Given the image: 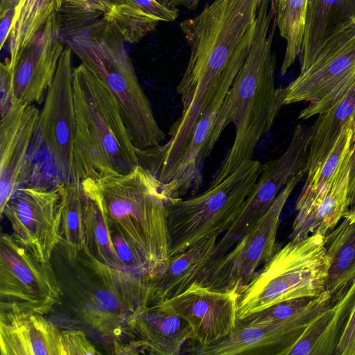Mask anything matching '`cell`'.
<instances>
[{
	"label": "cell",
	"mask_w": 355,
	"mask_h": 355,
	"mask_svg": "<svg viewBox=\"0 0 355 355\" xmlns=\"http://www.w3.org/2000/svg\"><path fill=\"white\" fill-rule=\"evenodd\" d=\"M312 125H298L286 150L277 158L261 165L259 178L245 200L236 220L218 241L216 258L227 253L248 230L271 207L287 183L303 169H306Z\"/></svg>",
	"instance_id": "8fae6325"
},
{
	"label": "cell",
	"mask_w": 355,
	"mask_h": 355,
	"mask_svg": "<svg viewBox=\"0 0 355 355\" xmlns=\"http://www.w3.org/2000/svg\"><path fill=\"white\" fill-rule=\"evenodd\" d=\"M39 114L35 104H20L12 107L1 116L0 213L11 196L20 187Z\"/></svg>",
	"instance_id": "d6986e66"
},
{
	"label": "cell",
	"mask_w": 355,
	"mask_h": 355,
	"mask_svg": "<svg viewBox=\"0 0 355 355\" xmlns=\"http://www.w3.org/2000/svg\"><path fill=\"white\" fill-rule=\"evenodd\" d=\"M69 266L68 293L76 317L116 348L125 339L129 322L150 304V277L109 266L85 248Z\"/></svg>",
	"instance_id": "5b68a950"
},
{
	"label": "cell",
	"mask_w": 355,
	"mask_h": 355,
	"mask_svg": "<svg viewBox=\"0 0 355 355\" xmlns=\"http://www.w3.org/2000/svg\"><path fill=\"white\" fill-rule=\"evenodd\" d=\"M61 283L51 264L36 259L8 234L0 239V311L45 315L60 303Z\"/></svg>",
	"instance_id": "30bf717a"
},
{
	"label": "cell",
	"mask_w": 355,
	"mask_h": 355,
	"mask_svg": "<svg viewBox=\"0 0 355 355\" xmlns=\"http://www.w3.org/2000/svg\"><path fill=\"white\" fill-rule=\"evenodd\" d=\"M355 76V17L333 30L310 65L286 87H278L281 106L319 100Z\"/></svg>",
	"instance_id": "5bb4252c"
},
{
	"label": "cell",
	"mask_w": 355,
	"mask_h": 355,
	"mask_svg": "<svg viewBox=\"0 0 355 355\" xmlns=\"http://www.w3.org/2000/svg\"><path fill=\"white\" fill-rule=\"evenodd\" d=\"M311 298L291 300L278 303L239 320L238 324L242 325L264 324L285 319L303 309Z\"/></svg>",
	"instance_id": "836d02e7"
},
{
	"label": "cell",
	"mask_w": 355,
	"mask_h": 355,
	"mask_svg": "<svg viewBox=\"0 0 355 355\" xmlns=\"http://www.w3.org/2000/svg\"><path fill=\"white\" fill-rule=\"evenodd\" d=\"M1 355H65L62 330L42 315L0 311Z\"/></svg>",
	"instance_id": "ffe728a7"
},
{
	"label": "cell",
	"mask_w": 355,
	"mask_h": 355,
	"mask_svg": "<svg viewBox=\"0 0 355 355\" xmlns=\"http://www.w3.org/2000/svg\"><path fill=\"white\" fill-rule=\"evenodd\" d=\"M261 0H214L180 27L189 47L177 87L182 110L173 132L187 139L223 78L238 72L252 46Z\"/></svg>",
	"instance_id": "6da1fadb"
},
{
	"label": "cell",
	"mask_w": 355,
	"mask_h": 355,
	"mask_svg": "<svg viewBox=\"0 0 355 355\" xmlns=\"http://www.w3.org/2000/svg\"><path fill=\"white\" fill-rule=\"evenodd\" d=\"M65 355H96L101 353L80 330H62Z\"/></svg>",
	"instance_id": "e575fe53"
},
{
	"label": "cell",
	"mask_w": 355,
	"mask_h": 355,
	"mask_svg": "<svg viewBox=\"0 0 355 355\" xmlns=\"http://www.w3.org/2000/svg\"><path fill=\"white\" fill-rule=\"evenodd\" d=\"M62 195L61 252L73 265L85 246V196L80 180L73 178L60 183Z\"/></svg>",
	"instance_id": "4316f807"
},
{
	"label": "cell",
	"mask_w": 355,
	"mask_h": 355,
	"mask_svg": "<svg viewBox=\"0 0 355 355\" xmlns=\"http://www.w3.org/2000/svg\"><path fill=\"white\" fill-rule=\"evenodd\" d=\"M72 51L66 46L40 112L36 130L62 179L74 176L73 150L75 112Z\"/></svg>",
	"instance_id": "9a60e30c"
},
{
	"label": "cell",
	"mask_w": 355,
	"mask_h": 355,
	"mask_svg": "<svg viewBox=\"0 0 355 355\" xmlns=\"http://www.w3.org/2000/svg\"><path fill=\"white\" fill-rule=\"evenodd\" d=\"M74 176L83 181L126 174L140 164L118 101L83 64L73 68Z\"/></svg>",
	"instance_id": "3957f363"
},
{
	"label": "cell",
	"mask_w": 355,
	"mask_h": 355,
	"mask_svg": "<svg viewBox=\"0 0 355 355\" xmlns=\"http://www.w3.org/2000/svg\"><path fill=\"white\" fill-rule=\"evenodd\" d=\"M329 266L325 290L338 301L355 280V211L349 212L324 236Z\"/></svg>",
	"instance_id": "cb8c5ba5"
},
{
	"label": "cell",
	"mask_w": 355,
	"mask_h": 355,
	"mask_svg": "<svg viewBox=\"0 0 355 355\" xmlns=\"http://www.w3.org/2000/svg\"><path fill=\"white\" fill-rule=\"evenodd\" d=\"M353 122L343 130L323 161L307 173L306 180L297 200L295 209L309 203L331 188L338 170L352 153Z\"/></svg>",
	"instance_id": "f1b7e54d"
},
{
	"label": "cell",
	"mask_w": 355,
	"mask_h": 355,
	"mask_svg": "<svg viewBox=\"0 0 355 355\" xmlns=\"http://www.w3.org/2000/svg\"><path fill=\"white\" fill-rule=\"evenodd\" d=\"M351 211H355V206L352 209H351Z\"/></svg>",
	"instance_id": "60d3db41"
},
{
	"label": "cell",
	"mask_w": 355,
	"mask_h": 355,
	"mask_svg": "<svg viewBox=\"0 0 355 355\" xmlns=\"http://www.w3.org/2000/svg\"><path fill=\"white\" fill-rule=\"evenodd\" d=\"M355 301V280L345 294L318 314L285 355L334 354L344 320Z\"/></svg>",
	"instance_id": "603a6c76"
},
{
	"label": "cell",
	"mask_w": 355,
	"mask_h": 355,
	"mask_svg": "<svg viewBox=\"0 0 355 355\" xmlns=\"http://www.w3.org/2000/svg\"><path fill=\"white\" fill-rule=\"evenodd\" d=\"M218 241L217 236H212L169 257L164 268L149 279V304L162 303L197 282L213 261Z\"/></svg>",
	"instance_id": "7402d4cb"
},
{
	"label": "cell",
	"mask_w": 355,
	"mask_h": 355,
	"mask_svg": "<svg viewBox=\"0 0 355 355\" xmlns=\"http://www.w3.org/2000/svg\"><path fill=\"white\" fill-rule=\"evenodd\" d=\"M165 7L171 9L180 10V8L194 10H196L201 0H156Z\"/></svg>",
	"instance_id": "f35d334b"
},
{
	"label": "cell",
	"mask_w": 355,
	"mask_h": 355,
	"mask_svg": "<svg viewBox=\"0 0 355 355\" xmlns=\"http://www.w3.org/2000/svg\"><path fill=\"white\" fill-rule=\"evenodd\" d=\"M19 0H1L0 16L4 15L10 10L15 9Z\"/></svg>",
	"instance_id": "ab89813d"
},
{
	"label": "cell",
	"mask_w": 355,
	"mask_h": 355,
	"mask_svg": "<svg viewBox=\"0 0 355 355\" xmlns=\"http://www.w3.org/2000/svg\"><path fill=\"white\" fill-rule=\"evenodd\" d=\"M324 236L317 233L291 239L239 292L238 319L278 303L314 297L325 291L329 266Z\"/></svg>",
	"instance_id": "8992f818"
},
{
	"label": "cell",
	"mask_w": 355,
	"mask_h": 355,
	"mask_svg": "<svg viewBox=\"0 0 355 355\" xmlns=\"http://www.w3.org/2000/svg\"><path fill=\"white\" fill-rule=\"evenodd\" d=\"M62 195L55 187H19L0 213L9 220L15 240L36 259L51 261L62 240Z\"/></svg>",
	"instance_id": "7c38bea8"
},
{
	"label": "cell",
	"mask_w": 355,
	"mask_h": 355,
	"mask_svg": "<svg viewBox=\"0 0 355 355\" xmlns=\"http://www.w3.org/2000/svg\"><path fill=\"white\" fill-rule=\"evenodd\" d=\"M332 304L325 290L312 297L297 313L283 320L257 324H237L236 329L217 341L198 345L189 344L184 353L198 355H285L311 321Z\"/></svg>",
	"instance_id": "4fadbf2b"
},
{
	"label": "cell",
	"mask_w": 355,
	"mask_h": 355,
	"mask_svg": "<svg viewBox=\"0 0 355 355\" xmlns=\"http://www.w3.org/2000/svg\"><path fill=\"white\" fill-rule=\"evenodd\" d=\"M123 44L120 40L101 41L90 50L83 64L116 98L135 146L139 150L155 148L164 144L166 135Z\"/></svg>",
	"instance_id": "ba28073f"
},
{
	"label": "cell",
	"mask_w": 355,
	"mask_h": 355,
	"mask_svg": "<svg viewBox=\"0 0 355 355\" xmlns=\"http://www.w3.org/2000/svg\"><path fill=\"white\" fill-rule=\"evenodd\" d=\"M352 153L338 170L328 191L295 209L297 213L291 239L299 240L317 233L325 235L349 212L352 205L350 174Z\"/></svg>",
	"instance_id": "44dd1931"
},
{
	"label": "cell",
	"mask_w": 355,
	"mask_h": 355,
	"mask_svg": "<svg viewBox=\"0 0 355 355\" xmlns=\"http://www.w3.org/2000/svg\"><path fill=\"white\" fill-rule=\"evenodd\" d=\"M86 249L92 256L114 268L126 270L114 248L104 218L96 203L85 194Z\"/></svg>",
	"instance_id": "4dcf8cb0"
},
{
	"label": "cell",
	"mask_w": 355,
	"mask_h": 355,
	"mask_svg": "<svg viewBox=\"0 0 355 355\" xmlns=\"http://www.w3.org/2000/svg\"><path fill=\"white\" fill-rule=\"evenodd\" d=\"M355 119V82L349 92L326 112L319 114L314 124L306 165L307 173L323 161L340 133Z\"/></svg>",
	"instance_id": "484cf974"
},
{
	"label": "cell",
	"mask_w": 355,
	"mask_h": 355,
	"mask_svg": "<svg viewBox=\"0 0 355 355\" xmlns=\"http://www.w3.org/2000/svg\"><path fill=\"white\" fill-rule=\"evenodd\" d=\"M80 182L84 194L99 208L110 233L134 245L158 274L169 258L170 245L166 199L157 177L139 164L126 174Z\"/></svg>",
	"instance_id": "277c9868"
},
{
	"label": "cell",
	"mask_w": 355,
	"mask_h": 355,
	"mask_svg": "<svg viewBox=\"0 0 355 355\" xmlns=\"http://www.w3.org/2000/svg\"><path fill=\"white\" fill-rule=\"evenodd\" d=\"M307 173L303 169L282 189L269 209L223 256L209 264L196 282L219 291L238 290L247 284L273 255L283 208Z\"/></svg>",
	"instance_id": "9c48e42d"
},
{
	"label": "cell",
	"mask_w": 355,
	"mask_h": 355,
	"mask_svg": "<svg viewBox=\"0 0 355 355\" xmlns=\"http://www.w3.org/2000/svg\"><path fill=\"white\" fill-rule=\"evenodd\" d=\"M261 168L248 159L217 185L187 199L166 200L169 257L202 239L225 233L238 216Z\"/></svg>",
	"instance_id": "52a82bcc"
},
{
	"label": "cell",
	"mask_w": 355,
	"mask_h": 355,
	"mask_svg": "<svg viewBox=\"0 0 355 355\" xmlns=\"http://www.w3.org/2000/svg\"><path fill=\"white\" fill-rule=\"evenodd\" d=\"M15 9L10 10L0 16V49H3L6 42L8 40L9 34L12 23Z\"/></svg>",
	"instance_id": "74e56055"
},
{
	"label": "cell",
	"mask_w": 355,
	"mask_h": 355,
	"mask_svg": "<svg viewBox=\"0 0 355 355\" xmlns=\"http://www.w3.org/2000/svg\"><path fill=\"white\" fill-rule=\"evenodd\" d=\"M239 297L238 290L219 291L195 282L180 294L160 304L189 323L191 345H205L236 329Z\"/></svg>",
	"instance_id": "2e32d148"
},
{
	"label": "cell",
	"mask_w": 355,
	"mask_h": 355,
	"mask_svg": "<svg viewBox=\"0 0 355 355\" xmlns=\"http://www.w3.org/2000/svg\"><path fill=\"white\" fill-rule=\"evenodd\" d=\"M12 70L6 60L1 63V116L6 113L12 106Z\"/></svg>",
	"instance_id": "8d00e7d4"
},
{
	"label": "cell",
	"mask_w": 355,
	"mask_h": 355,
	"mask_svg": "<svg viewBox=\"0 0 355 355\" xmlns=\"http://www.w3.org/2000/svg\"><path fill=\"white\" fill-rule=\"evenodd\" d=\"M103 18L128 43L139 41L161 22L130 0H116Z\"/></svg>",
	"instance_id": "1f68e13d"
},
{
	"label": "cell",
	"mask_w": 355,
	"mask_h": 355,
	"mask_svg": "<svg viewBox=\"0 0 355 355\" xmlns=\"http://www.w3.org/2000/svg\"><path fill=\"white\" fill-rule=\"evenodd\" d=\"M276 28L273 0H261L252 46L225 98L209 151L230 123L235 127L234 140L209 188L252 159L259 141L270 130L282 107L275 83L276 55L272 43Z\"/></svg>",
	"instance_id": "7a4b0ae2"
},
{
	"label": "cell",
	"mask_w": 355,
	"mask_h": 355,
	"mask_svg": "<svg viewBox=\"0 0 355 355\" xmlns=\"http://www.w3.org/2000/svg\"><path fill=\"white\" fill-rule=\"evenodd\" d=\"M309 0H273L277 28L286 41L281 73L284 75L300 55Z\"/></svg>",
	"instance_id": "f546056e"
},
{
	"label": "cell",
	"mask_w": 355,
	"mask_h": 355,
	"mask_svg": "<svg viewBox=\"0 0 355 355\" xmlns=\"http://www.w3.org/2000/svg\"><path fill=\"white\" fill-rule=\"evenodd\" d=\"M192 333L189 323L161 304L140 309L128 325L120 354L178 355Z\"/></svg>",
	"instance_id": "ac0fdd59"
},
{
	"label": "cell",
	"mask_w": 355,
	"mask_h": 355,
	"mask_svg": "<svg viewBox=\"0 0 355 355\" xmlns=\"http://www.w3.org/2000/svg\"><path fill=\"white\" fill-rule=\"evenodd\" d=\"M64 41L54 13L24 49L13 68L12 107L44 100L65 48Z\"/></svg>",
	"instance_id": "e0dca14e"
},
{
	"label": "cell",
	"mask_w": 355,
	"mask_h": 355,
	"mask_svg": "<svg viewBox=\"0 0 355 355\" xmlns=\"http://www.w3.org/2000/svg\"><path fill=\"white\" fill-rule=\"evenodd\" d=\"M355 17V0H309L300 72L315 58L321 44L336 27Z\"/></svg>",
	"instance_id": "d4e9b609"
},
{
	"label": "cell",
	"mask_w": 355,
	"mask_h": 355,
	"mask_svg": "<svg viewBox=\"0 0 355 355\" xmlns=\"http://www.w3.org/2000/svg\"><path fill=\"white\" fill-rule=\"evenodd\" d=\"M116 0H62L57 14L61 31L72 30L102 18Z\"/></svg>",
	"instance_id": "d6a6232c"
},
{
	"label": "cell",
	"mask_w": 355,
	"mask_h": 355,
	"mask_svg": "<svg viewBox=\"0 0 355 355\" xmlns=\"http://www.w3.org/2000/svg\"><path fill=\"white\" fill-rule=\"evenodd\" d=\"M62 0H19L15 8L8 37L9 58L12 69L24 49L49 18L60 10Z\"/></svg>",
	"instance_id": "83f0119b"
},
{
	"label": "cell",
	"mask_w": 355,
	"mask_h": 355,
	"mask_svg": "<svg viewBox=\"0 0 355 355\" xmlns=\"http://www.w3.org/2000/svg\"><path fill=\"white\" fill-rule=\"evenodd\" d=\"M334 354L355 355V301L340 334Z\"/></svg>",
	"instance_id": "d590c367"
}]
</instances>
